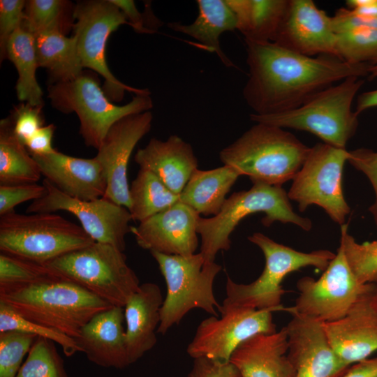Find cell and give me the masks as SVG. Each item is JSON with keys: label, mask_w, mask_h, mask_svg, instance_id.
<instances>
[{"label": "cell", "mask_w": 377, "mask_h": 377, "mask_svg": "<svg viewBox=\"0 0 377 377\" xmlns=\"http://www.w3.org/2000/svg\"><path fill=\"white\" fill-rule=\"evenodd\" d=\"M245 42L249 78L243 96L260 115L296 109L335 82L368 76L371 66L326 55L308 57L275 43Z\"/></svg>", "instance_id": "cell-1"}, {"label": "cell", "mask_w": 377, "mask_h": 377, "mask_svg": "<svg viewBox=\"0 0 377 377\" xmlns=\"http://www.w3.org/2000/svg\"><path fill=\"white\" fill-rule=\"evenodd\" d=\"M0 301L33 322L75 339L96 314L112 305L56 273L0 293Z\"/></svg>", "instance_id": "cell-2"}, {"label": "cell", "mask_w": 377, "mask_h": 377, "mask_svg": "<svg viewBox=\"0 0 377 377\" xmlns=\"http://www.w3.org/2000/svg\"><path fill=\"white\" fill-rule=\"evenodd\" d=\"M309 149L283 128L256 123L221 149L219 158L253 183L282 186L293 179Z\"/></svg>", "instance_id": "cell-3"}, {"label": "cell", "mask_w": 377, "mask_h": 377, "mask_svg": "<svg viewBox=\"0 0 377 377\" xmlns=\"http://www.w3.org/2000/svg\"><path fill=\"white\" fill-rule=\"evenodd\" d=\"M258 212L264 213L261 222L266 227L279 221L293 223L305 231L312 228L311 219L294 212L288 193L282 186L255 182L248 191L233 193L216 216L200 217L197 230L201 237L200 253L205 262H214L219 251H228L230 236L236 226L247 216Z\"/></svg>", "instance_id": "cell-4"}, {"label": "cell", "mask_w": 377, "mask_h": 377, "mask_svg": "<svg viewBox=\"0 0 377 377\" xmlns=\"http://www.w3.org/2000/svg\"><path fill=\"white\" fill-rule=\"evenodd\" d=\"M363 84L364 80L359 77H349L296 109L267 115L251 113L250 119L256 123L307 131L323 142L346 149L358 126V116L351 106Z\"/></svg>", "instance_id": "cell-5"}, {"label": "cell", "mask_w": 377, "mask_h": 377, "mask_svg": "<svg viewBox=\"0 0 377 377\" xmlns=\"http://www.w3.org/2000/svg\"><path fill=\"white\" fill-rule=\"evenodd\" d=\"M248 239L263 253L264 269L255 281L247 284L237 283L228 277L224 304L287 311V308L281 304L285 293L281 283L285 277L307 267L323 272L336 254L326 249L309 253L299 251L276 242L261 232L253 233Z\"/></svg>", "instance_id": "cell-6"}, {"label": "cell", "mask_w": 377, "mask_h": 377, "mask_svg": "<svg viewBox=\"0 0 377 377\" xmlns=\"http://www.w3.org/2000/svg\"><path fill=\"white\" fill-rule=\"evenodd\" d=\"M95 242L80 226L53 213L0 216V250L40 264Z\"/></svg>", "instance_id": "cell-7"}, {"label": "cell", "mask_w": 377, "mask_h": 377, "mask_svg": "<svg viewBox=\"0 0 377 377\" xmlns=\"http://www.w3.org/2000/svg\"><path fill=\"white\" fill-rule=\"evenodd\" d=\"M44 265L112 306L124 307L140 285L124 252L108 244L95 242Z\"/></svg>", "instance_id": "cell-8"}, {"label": "cell", "mask_w": 377, "mask_h": 377, "mask_svg": "<svg viewBox=\"0 0 377 377\" xmlns=\"http://www.w3.org/2000/svg\"><path fill=\"white\" fill-rule=\"evenodd\" d=\"M47 91V97L55 109L66 114H77L80 133L85 145L97 150L116 122L153 108L150 95H135L123 105L113 103L100 87L97 78L84 72L73 80L50 84Z\"/></svg>", "instance_id": "cell-9"}, {"label": "cell", "mask_w": 377, "mask_h": 377, "mask_svg": "<svg viewBox=\"0 0 377 377\" xmlns=\"http://www.w3.org/2000/svg\"><path fill=\"white\" fill-rule=\"evenodd\" d=\"M164 277L167 292L161 309L157 333L165 334L179 324L193 309H200L211 316H219L220 307L213 285L222 269L215 262H205L200 252L183 256L151 251Z\"/></svg>", "instance_id": "cell-10"}, {"label": "cell", "mask_w": 377, "mask_h": 377, "mask_svg": "<svg viewBox=\"0 0 377 377\" xmlns=\"http://www.w3.org/2000/svg\"><path fill=\"white\" fill-rule=\"evenodd\" d=\"M73 36L83 68H88L105 79L103 91L111 101L119 102L125 92L150 95L148 89L128 86L111 73L105 57L110 34L129 22L124 13L110 0L79 1L74 6Z\"/></svg>", "instance_id": "cell-11"}, {"label": "cell", "mask_w": 377, "mask_h": 377, "mask_svg": "<svg viewBox=\"0 0 377 377\" xmlns=\"http://www.w3.org/2000/svg\"><path fill=\"white\" fill-rule=\"evenodd\" d=\"M349 151L325 142L310 147L307 156L293 179L288 193L301 212L310 205L323 208L340 226L346 223L350 207L342 188V174Z\"/></svg>", "instance_id": "cell-12"}, {"label": "cell", "mask_w": 377, "mask_h": 377, "mask_svg": "<svg viewBox=\"0 0 377 377\" xmlns=\"http://www.w3.org/2000/svg\"><path fill=\"white\" fill-rule=\"evenodd\" d=\"M370 283L360 284L352 272L340 244L334 258L317 279L310 276L297 282L298 297L288 312L322 323L343 318Z\"/></svg>", "instance_id": "cell-13"}, {"label": "cell", "mask_w": 377, "mask_h": 377, "mask_svg": "<svg viewBox=\"0 0 377 377\" xmlns=\"http://www.w3.org/2000/svg\"><path fill=\"white\" fill-rule=\"evenodd\" d=\"M272 309L220 305L221 316H211L198 325L186 352L193 358L228 362L235 350L248 339L276 331Z\"/></svg>", "instance_id": "cell-14"}, {"label": "cell", "mask_w": 377, "mask_h": 377, "mask_svg": "<svg viewBox=\"0 0 377 377\" xmlns=\"http://www.w3.org/2000/svg\"><path fill=\"white\" fill-rule=\"evenodd\" d=\"M45 193L33 201L27 214L53 213L63 210L73 214L86 233L95 242L110 244L124 252L126 236L132 220L128 209L107 198L84 200L73 198L44 179Z\"/></svg>", "instance_id": "cell-15"}, {"label": "cell", "mask_w": 377, "mask_h": 377, "mask_svg": "<svg viewBox=\"0 0 377 377\" xmlns=\"http://www.w3.org/2000/svg\"><path fill=\"white\" fill-rule=\"evenodd\" d=\"M152 119L150 111L122 118L109 129L96 156L107 178L103 198L128 209L131 206L128 161L138 142L150 131Z\"/></svg>", "instance_id": "cell-16"}, {"label": "cell", "mask_w": 377, "mask_h": 377, "mask_svg": "<svg viewBox=\"0 0 377 377\" xmlns=\"http://www.w3.org/2000/svg\"><path fill=\"white\" fill-rule=\"evenodd\" d=\"M286 326L288 356L293 364L295 377H341L350 367L332 347L323 323L293 313Z\"/></svg>", "instance_id": "cell-17"}, {"label": "cell", "mask_w": 377, "mask_h": 377, "mask_svg": "<svg viewBox=\"0 0 377 377\" xmlns=\"http://www.w3.org/2000/svg\"><path fill=\"white\" fill-rule=\"evenodd\" d=\"M339 357L351 366L377 351V290L371 283L341 318L323 323Z\"/></svg>", "instance_id": "cell-18"}, {"label": "cell", "mask_w": 377, "mask_h": 377, "mask_svg": "<svg viewBox=\"0 0 377 377\" xmlns=\"http://www.w3.org/2000/svg\"><path fill=\"white\" fill-rule=\"evenodd\" d=\"M200 216L188 205L178 202L131 227L138 246L167 255L187 256L195 253L198 246V224Z\"/></svg>", "instance_id": "cell-19"}, {"label": "cell", "mask_w": 377, "mask_h": 377, "mask_svg": "<svg viewBox=\"0 0 377 377\" xmlns=\"http://www.w3.org/2000/svg\"><path fill=\"white\" fill-rule=\"evenodd\" d=\"M337 34L330 17L311 0H290L274 43L297 53L337 58Z\"/></svg>", "instance_id": "cell-20"}, {"label": "cell", "mask_w": 377, "mask_h": 377, "mask_svg": "<svg viewBox=\"0 0 377 377\" xmlns=\"http://www.w3.org/2000/svg\"><path fill=\"white\" fill-rule=\"evenodd\" d=\"M32 156L45 179L66 195L84 200L104 197L106 175L96 156L77 158L57 150L49 154Z\"/></svg>", "instance_id": "cell-21"}, {"label": "cell", "mask_w": 377, "mask_h": 377, "mask_svg": "<svg viewBox=\"0 0 377 377\" xmlns=\"http://www.w3.org/2000/svg\"><path fill=\"white\" fill-rule=\"evenodd\" d=\"M124 319V307L116 306L94 316L74 339L80 352L100 367L129 366Z\"/></svg>", "instance_id": "cell-22"}, {"label": "cell", "mask_w": 377, "mask_h": 377, "mask_svg": "<svg viewBox=\"0 0 377 377\" xmlns=\"http://www.w3.org/2000/svg\"><path fill=\"white\" fill-rule=\"evenodd\" d=\"M288 350L284 327L273 333H260L248 339L235 350L229 361L239 377H295Z\"/></svg>", "instance_id": "cell-23"}, {"label": "cell", "mask_w": 377, "mask_h": 377, "mask_svg": "<svg viewBox=\"0 0 377 377\" xmlns=\"http://www.w3.org/2000/svg\"><path fill=\"white\" fill-rule=\"evenodd\" d=\"M140 169L154 173L171 191L179 195L193 172L198 159L191 145L177 135L166 140L151 138L136 152Z\"/></svg>", "instance_id": "cell-24"}, {"label": "cell", "mask_w": 377, "mask_h": 377, "mask_svg": "<svg viewBox=\"0 0 377 377\" xmlns=\"http://www.w3.org/2000/svg\"><path fill=\"white\" fill-rule=\"evenodd\" d=\"M163 298L154 283H144L124 306L126 346L130 364L140 359L156 343Z\"/></svg>", "instance_id": "cell-25"}, {"label": "cell", "mask_w": 377, "mask_h": 377, "mask_svg": "<svg viewBox=\"0 0 377 377\" xmlns=\"http://www.w3.org/2000/svg\"><path fill=\"white\" fill-rule=\"evenodd\" d=\"M197 4L198 14L193 23L172 22L168 24V27L192 37L200 47L215 52L225 66H234L222 51L219 43V37L223 33L237 29L233 11L226 0H198Z\"/></svg>", "instance_id": "cell-26"}, {"label": "cell", "mask_w": 377, "mask_h": 377, "mask_svg": "<svg viewBox=\"0 0 377 377\" xmlns=\"http://www.w3.org/2000/svg\"><path fill=\"white\" fill-rule=\"evenodd\" d=\"M240 176L237 169L228 165L207 170L197 169L179 194V202L199 214L216 216Z\"/></svg>", "instance_id": "cell-27"}, {"label": "cell", "mask_w": 377, "mask_h": 377, "mask_svg": "<svg viewBox=\"0 0 377 377\" xmlns=\"http://www.w3.org/2000/svg\"><path fill=\"white\" fill-rule=\"evenodd\" d=\"M237 20V29L245 41L274 43L284 20L290 0H226Z\"/></svg>", "instance_id": "cell-28"}, {"label": "cell", "mask_w": 377, "mask_h": 377, "mask_svg": "<svg viewBox=\"0 0 377 377\" xmlns=\"http://www.w3.org/2000/svg\"><path fill=\"white\" fill-rule=\"evenodd\" d=\"M38 67L48 71L52 83L75 79L83 71L75 37L59 32H43L35 36Z\"/></svg>", "instance_id": "cell-29"}, {"label": "cell", "mask_w": 377, "mask_h": 377, "mask_svg": "<svg viewBox=\"0 0 377 377\" xmlns=\"http://www.w3.org/2000/svg\"><path fill=\"white\" fill-rule=\"evenodd\" d=\"M38 163L13 131L10 117L0 121V185L35 184L41 177Z\"/></svg>", "instance_id": "cell-30"}, {"label": "cell", "mask_w": 377, "mask_h": 377, "mask_svg": "<svg viewBox=\"0 0 377 377\" xmlns=\"http://www.w3.org/2000/svg\"><path fill=\"white\" fill-rule=\"evenodd\" d=\"M6 54L18 73L15 89L19 101L34 106L43 105V93L36 75L38 65L35 36L20 27L10 36Z\"/></svg>", "instance_id": "cell-31"}, {"label": "cell", "mask_w": 377, "mask_h": 377, "mask_svg": "<svg viewBox=\"0 0 377 377\" xmlns=\"http://www.w3.org/2000/svg\"><path fill=\"white\" fill-rule=\"evenodd\" d=\"M132 220L140 223L162 212L179 201V195L171 191L154 173L140 169L129 186Z\"/></svg>", "instance_id": "cell-32"}, {"label": "cell", "mask_w": 377, "mask_h": 377, "mask_svg": "<svg viewBox=\"0 0 377 377\" xmlns=\"http://www.w3.org/2000/svg\"><path fill=\"white\" fill-rule=\"evenodd\" d=\"M74 7L64 0H29L26 1L22 27L34 36L43 32L66 34L73 29Z\"/></svg>", "instance_id": "cell-33"}, {"label": "cell", "mask_w": 377, "mask_h": 377, "mask_svg": "<svg viewBox=\"0 0 377 377\" xmlns=\"http://www.w3.org/2000/svg\"><path fill=\"white\" fill-rule=\"evenodd\" d=\"M54 274L55 273L43 264L3 252L0 253V293L31 284Z\"/></svg>", "instance_id": "cell-34"}, {"label": "cell", "mask_w": 377, "mask_h": 377, "mask_svg": "<svg viewBox=\"0 0 377 377\" xmlns=\"http://www.w3.org/2000/svg\"><path fill=\"white\" fill-rule=\"evenodd\" d=\"M15 377H70L54 342L38 337Z\"/></svg>", "instance_id": "cell-35"}, {"label": "cell", "mask_w": 377, "mask_h": 377, "mask_svg": "<svg viewBox=\"0 0 377 377\" xmlns=\"http://www.w3.org/2000/svg\"><path fill=\"white\" fill-rule=\"evenodd\" d=\"M340 244L357 281L373 283L377 276V240L358 243L348 232V224L341 226Z\"/></svg>", "instance_id": "cell-36"}, {"label": "cell", "mask_w": 377, "mask_h": 377, "mask_svg": "<svg viewBox=\"0 0 377 377\" xmlns=\"http://www.w3.org/2000/svg\"><path fill=\"white\" fill-rule=\"evenodd\" d=\"M17 331L50 339L61 346L67 357L80 352L73 338L24 318L0 301V333Z\"/></svg>", "instance_id": "cell-37"}, {"label": "cell", "mask_w": 377, "mask_h": 377, "mask_svg": "<svg viewBox=\"0 0 377 377\" xmlns=\"http://www.w3.org/2000/svg\"><path fill=\"white\" fill-rule=\"evenodd\" d=\"M337 58L351 64L377 60V29H360L337 34Z\"/></svg>", "instance_id": "cell-38"}, {"label": "cell", "mask_w": 377, "mask_h": 377, "mask_svg": "<svg viewBox=\"0 0 377 377\" xmlns=\"http://www.w3.org/2000/svg\"><path fill=\"white\" fill-rule=\"evenodd\" d=\"M37 337L17 331L0 333V377H15Z\"/></svg>", "instance_id": "cell-39"}, {"label": "cell", "mask_w": 377, "mask_h": 377, "mask_svg": "<svg viewBox=\"0 0 377 377\" xmlns=\"http://www.w3.org/2000/svg\"><path fill=\"white\" fill-rule=\"evenodd\" d=\"M26 1H0V58H6V46L12 34L22 27L24 20Z\"/></svg>", "instance_id": "cell-40"}, {"label": "cell", "mask_w": 377, "mask_h": 377, "mask_svg": "<svg viewBox=\"0 0 377 377\" xmlns=\"http://www.w3.org/2000/svg\"><path fill=\"white\" fill-rule=\"evenodd\" d=\"M43 105L34 106L22 103L15 107L10 117L13 131L17 138L25 145L26 142L42 126Z\"/></svg>", "instance_id": "cell-41"}, {"label": "cell", "mask_w": 377, "mask_h": 377, "mask_svg": "<svg viewBox=\"0 0 377 377\" xmlns=\"http://www.w3.org/2000/svg\"><path fill=\"white\" fill-rule=\"evenodd\" d=\"M45 193L43 184L0 185V216L14 212V208L20 203L38 200Z\"/></svg>", "instance_id": "cell-42"}, {"label": "cell", "mask_w": 377, "mask_h": 377, "mask_svg": "<svg viewBox=\"0 0 377 377\" xmlns=\"http://www.w3.org/2000/svg\"><path fill=\"white\" fill-rule=\"evenodd\" d=\"M348 162L369 180L375 193V201L369 208L377 226V151L359 148L349 151Z\"/></svg>", "instance_id": "cell-43"}, {"label": "cell", "mask_w": 377, "mask_h": 377, "mask_svg": "<svg viewBox=\"0 0 377 377\" xmlns=\"http://www.w3.org/2000/svg\"><path fill=\"white\" fill-rule=\"evenodd\" d=\"M188 377H239L230 361L221 362L205 357L193 359Z\"/></svg>", "instance_id": "cell-44"}, {"label": "cell", "mask_w": 377, "mask_h": 377, "mask_svg": "<svg viewBox=\"0 0 377 377\" xmlns=\"http://www.w3.org/2000/svg\"><path fill=\"white\" fill-rule=\"evenodd\" d=\"M333 31L337 34L360 29H377V19H370L360 16L352 10L339 8L333 17H330Z\"/></svg>", "instance_id": "cell-45"}, {"label": "cell", "mask_w": 377, "mask_h": 377, "mask_svg": "<svg viewBox=\"0 0 377 377\" xmlns=\"http://www.w3.org/2000/svg\"><path fill=\"white\" fill-rule=\"evenodd\" d=\"M55 131L53 124L40 128L25 143V146L31 155H45L54 151L52 145Z\"/></svg>", "instance_id": "cell-46"}, {"label": "cell", "mask_w": 377, "mask_h": 377, "mask_svg": "<svg viewBox=\"0 0 377 377\" xmlns=\"http://www.w3.org/2000/svg\"><path fill=\"white\" fill-rule=\"evenodd\" d=\"M116 5L126 17L129 25L138 33H151L144 25L143 15L137 9L133 1L131 0H110Z\"/></svg>", "instance_id": "cell-47"}, {"label": "cell", "mask_w": 377, "mask_h": 377, "mask_svg": "<svg viewBox=\"0 0 377 377\" xmlns=\"http://www.w3.org/2000/svg\"><path fill=\"white\" fill-rule=\"evenodd\" d=\"M341 377H377V355L352 364Z\"/></svg>", "instance_id": "cell-48"}, {"label": "cell", "mask_w": 377, "mask_h": 377, "mask_svg": "<svg viewBox=\"0 0 377 377\" xmlns=\"http://www.w3.org/2000/svg\"><path fill=\"white\" fill-rule=\"evenodd\" d=\"M346 4L360 16L377 19V0H348Z\"/></svg>", "instance_id": "cell-49"}, {"label": "cell", "mask_w": 377, "mask_h": 377, "mask_svg": "<svg viewBox=\"0 0 377 377\" xmlns=\"http://www.w3.org/2000/svg\"><path fill=\"white\" fill-rule=\"evenodd\" d=\"M374 107H377V89L366 91L358 96L355 112L359 116L363 111Z\"/></svg>", "instance_id": "cell-50"}, {"label": "cell", "mask_w": 377, "mask_h": 377, "mask_svg": "<svg viewBox=\"0 0 377 377\" xmlns=\"http://www.w3.org/2000/svg\"><path fill=\"white\" fill-rule=\"evenodd\" d=\"M368 76L370 77V79L377 78V60L374 63L371 64Z\"/></svg>", "instance_id": "cell-51"}, {"label": "cell", "mask_w": 377, "mask_h": 377, "mask_svg": "<svg viewBox=\"0 0 377 377\" xmlns=\"http://www.w3.org/2000/svg\"><path fill=\"white\" fill-rule=\"evenodd\" d=\"M374 282L377 283V276H376V277L375 278Z\"/></svg>", "instance_id": "cell-52"}]
</instances>
